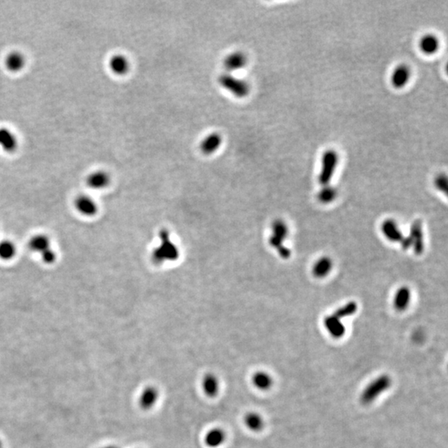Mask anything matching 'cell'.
I'll use <instances>...</instances> for the list:
<instances>
[{"mask_svg": "<svg viewBox=\"0 0 448 448\" xmlns=\"http://www.w3.org/2000/svg\"><path fill=\"white\" fill-rule=\"evenodd\" d=\"M247 63V55L241 51H234L226 56L223 67H225L226 72L233 73L244 68Z\"/></svg>", "mask_w": 448, "mask_h": 448, "instance_id": "obj_5", "label": "cell"}, {"mask_svg": "<svg viewBox=\"0 0 448 448\" xmlns=\"http://www.w3.org/2000/svg\"><path fill=\"white\" fill-rule=\"evenodd\" d=\"M160 398V393L156 387L148 386L142 390L139 397V405L142 409L148 411L156 405Z\"/></svg>", "mask_w": 448, "mask_h": 448, "instance_id": "obj_8", "label": "cell"}, {"mask_svg": "<svg viewBox=\"0 0 448 448\" xmlns=\"http://www.w3.org/2000/svg\"><path fill=\"white\" fill-rule=\"evenodd\" d=\"M440 42L437 37L427 34L422 37L419 42L420 50L426 55H432L438 51Z\"/></svg>", "mask_w": 448, "mask_h": 448, "instance_id": "obj_18", "label": "cell"}, {"mask_svg": "<svg viewBox=\"0 0 448 448\" xmlns=\"http://www.w3.org/2000/svg\"><path fill=\"white\" fill-rule=\"evenodd\" d=\"M109 67L114 74L124 76L129 70V62L128 58L122 54H115L109 61Z\"/></svg>", "mask_w": 448, "mask_h": 448, "instance_id": "obj_14", "label": "cell"}, {"mask_svg": "<svg viewBox=\"0 0 448 448\" xmlns=\"http://www.w3.org/2000/svg\"><path fill=\"white\" fill-rule=\"evenodd\" d=\"M101 448H119L116 446H113V445H109V446H104V447Z\"/></svg>", "mask_w": 448, "mask_h": 448, "instance_id": "obj_31", "label": "cell"}, {"mask_svg": "<svg viewBox=\"0 0 448 448\" xmlns=\"http://www.w3.org/2000/svg\"><path fill=\"white\" fill-rule=\"evenodd\" d=\"M17 254V247L15 242L10 239L2 240L0 242V258L5 261L12 260Z\"/></svg>", "mask_w": 448, "mask_h": 448, "instance_id": "obj_24", "label": "cell"}, {"mask_svg": "<svg viewBox=\"0 0 448 448\" xmlns=\"http://www.w3.org/2000/svg\"><path fill=\"white\" fill-rule=\"evenodd\" d=\"M435 184H436V187L440 191L445 193V194L447 192L448 180L446 175H439L438 177L436 179Z\"/></svg>", "mask_w": 448, "mask_h": 448, "instance_id": "obj_29", "label": "cell"}, {"mask_svg": "<svg viewBox=\"0 0 448 448\" xmlns=\"http://www.w3.org/2000/svg\"><path fill=\"white\" fill-rule=\"evenodd\" d=\"M332 268V262L330 258L323 257L320 259L313 267V273L317 277H324L328 275Z\"/></svg>", "mask_w": 448, "mask_h": 448, "instance_id": "obj_26", "label": "cell"}, {"mask_svg": "<svg viewBox=\"0 0 448 448\" xmlns=\"http://www.w3.org/2000/svg\"><path fill=\"white\" fill-rule=\"evenodd\" d=\"M336 196V191L335 189L331 186H328V185L325 186L319 194L320 200L323 203H330V202L333 201Z\"/></svg>", "mask_w": 448, "mask_h": 448, "instance_id": "obj_28", "label": "cell"}, {"mask_svg": "<svg viewBox=\"0 0 448 448\" xmlns=\"http://www.w3.org/2000/svg\"><path fill=\"white\" fill-rule=\"evenodd\" d=\"M0 448H3V442L1 441V439H0Z\"/></svg>", "mask_w": 448, "mask_h": 448, "instance_id": "obj_32", "label": "cell"}, {"mask_svg": "<svg viewBox=\"0 0 448 448\" xmlns=\"http://www.w3.org/2000/svg\"><path fill=\"white\" fill-rule=\"evenodd\" d=\"M218 83L237 98H244L249 95L251 91V86L246 80L229 72L221 74L218 77Z\"/></svg>", "mask_w": 448, "mask_h": 448, "instance_id": "obj_2", "label": "cell"}, {"mask_svg": "<svg viewBox=\"0 0 448 448\" xmlns=\"http://www.w3.org/2000/svg\"><path fill=\"white\" fill-rule=\"evenodd\" d=\"M225 431L219 427H214L208 431L204 436V443L209 448H218L225 442Z\"/></svg>", "mask_w": 448, "mask_h": 448, "instance_id": "obj_15", "label": "cell"}, {"mask_svg": "<svg viewBox=\"0 0 448 448\" xmlns=\"http://www.w3.org/2000/svg\"><path fill=\"white\" fill-rule=\"evenodd\" d=\"M161 242L153 252L154 261L161 263L166 261H174L179 256V251L176 246L171 242L169 233L162 231L161 233Z\"/></svg>", "mask_w": 448, "mask_h": 448, "instance_id": "obj_3", "label": "cell"}, {"mask_svg": "<svg viewBox=\"0 0 448 448\" xmlns=\"http://www.w3.org/2000/svg\"><path fill=\"white\" fill-rule=\"evenodd\" d=\"M324 323L326 330L334 338L340 339L345 336V326L343 325L341 320L336 318L333 315L326 317Z\"/></svg>", "mask_w": 448, "mask_h": 448, "instance_id": "obj_17", "label": "cell"}, {"mask_svg": "<svg viewBox=\"0 0 448 448\" xmlns=\"http://www.w3.org/2000/svg\"><path fill=\"white\" fill-rule=\"evenodd\" d=\"M223 143V139L218 132H213L209 134L202 139L199 144V149L202 153L207 156H210L219 150Z\"/></svg>", "mask_w": 448, "mask_h": 448, "instance_id": "obj_9", "label": "cell"}, {"mask_svg": "<svg viewBox=\"0 0 448 448\" xmlns=\"http://www.w3.org/2000/svg\"><path fill=\"white\" fill-rule=\"evenodd\" d=\"M392 386V379L388 374H381L372 380L364 388L360 394V401L363 404L368 405L374 403L379 396L385 393Z\"/></svg>", "mask_w": 448, "mask_h": 448, "instance_id": "obj_1", "label": "cell"}, {"mask_svg": "<svg viewBox=\"0 0 448 448\" xmlns=\"http://www.w3.org/2000/svg\"><path fill=\"white\" fill-rule=\"evenodd\" d=\"M202 388L204 394L209 398L216 397L220 390V383L218 377L214 374H206L202 381Z\"/></svg>", "mask_w": 448, "mask_h": 448, "instance_id": "obj_16", "label": "cell"}, {"mask_svg": "<svg viewBox=\"0 0 448 448\" xmlns=\"http://www.w3.org/2000/svg\"><path fill=\"white\" fill-rule=\"evenodd\" d=\"M0 146L8 152L15 151L18 146L17 138L8 129H0Z\"/></svg>", "mask_w": 448, "mask_h": 448, "instance_id": "obj_22", "label": "cell"}, {"mask_svg": "<svg viewBox=\"0 0 448 448\" xmlns=\"http://www.w3.org/2000/svg\"><path fill=\"white\" fill-rule=\"evenodd\" d=\"M410 241L412 243L415 253L417 255L422 254L424 250V242H423V233H422V222L416 220L412 223L410 229Z\"/></svg>", "mask_w": 448, "mask_h": 448, "instance_id": "obj_7", "label": "cell"}, {"mask_svg": "<svg viewBox=\"0 0 448 448\" xmlns=\"http://www.w3.org/2000/svg\"><path fill=\"white\" fill-rule=\"evenodd\" d=\"M110 175L105 171H94L86 178V184L92 190H102L110 184Z\"/></svg>", "mask_w": 448, "mask_h": 448, "instance_id": "obj_13", "label": "cell"}, {"mask_svg": "<svg viewBox=\"0 0 448 448\" xmlns=\"http://www.w3.org/2000/svg\"><path fill=\"white\" fill-rule=\"evenodd\" d=\"M26 59L21 53L12 52L5 58V66L9 71L18 72L21 71L25 66Z\"/></svg>", "mask_w": 448, "mask_h": 448, "instance_id": "obj_19", "label": "cell"}, {"mask_svg": "<svg viewBox=\"0 0 448 448\" xmlns=\"http://www.w3.org/2000/svg\"><path fill=\"white\" fill-rule=\"evenodd\" d=\"M411 293L408 288L402 287L398 290L394 297V307L398 311H404L409 305Z\"/></svg>", "mask_w": 448, "mask_h": 448, "instance_id": "obj_25", "label": "cell"}, {"mask_svg": "<svg viewBox=\"0 0 448 448\" xmlns=\"http://www.w3.org/2000/svg\"><path fill=\"white\" fill-rule=\"evenodd\" d=\"M74 206L80 214L86 217L96 215L98 211L96 202L91 197L86 194H81L75 199Z\"/></svg>", "mask_w": 448, "mask_h": 448, "instance_id": "obj_6", "label": "cell"}, {"mask_svg": "<svg viewBox=\"0 0 448 448\" xmlns=\"http://www.w3.org/2000/svg\"><path fill=\"white\" fill-rule=\"evenodd\" d=\"M382 229H383V233L385 235V237L391 242L402 243L403 240L405 239V237H403V235L401 233L398 226L393 221H385L382 226Z\"/></svg>", "mask_w": 448, "mask_h": 448, "instance_id": "obj_20", "label": "cell"}, {"mask_svg": "<svg viewBox=\"0 0 448 448\" xmlns=\"http://www.w3.org/2000/svg\"><path fill=\"white\" fill-rule=\"evenodd\" d=\"M244 423L246 425V427L249 429L250 431H253V432H258V431H261L262 428H263V417H261L258 412H248L245 416Z\"/></svg>", "mask_w": 448, "mask_h": 448, "instance_id": "obj_23", "label": "cell"}, {"mask_svg": "<svg viewBox=\"0 0 448 448\" xmlns=\"http://www.w3.org/2000/svg\"><path fill=\"white\" fill-rule=\"evenodd\" d=\"M411 70L407 65L401 64L393 70L391 76V83L394 88H403L409 82Z\"/></svg>", "mask_w": 448, "mask_h": 448, "instance_id": "obj_11", "label": "cell"}, {"mask_svg": "<svg viewBox=\"0 0 448 448\" xmlns=\"http://www.w3.org/2000/svg\"><path fill=\"white\" fill-rule=\"evenodd\" d=\"M288 234V228L282 221H276L272 225V236L270 238V244L276 249H280L283 246V242Z\"/></svg>", "mask_w": 448, "mask_h": 448, "instance_id": "obj_12", "label": "cell"}, {"mask_svg": "<svg viewBox=\"0 0 448 448\" xmlns=\"http://www.w3.org/2000/svg\"><path fill=\"white\" fill-rule=\"evenodd\" d=\"M252 384L258 390L267 391L273 385L272 377L265 371H257L252 377Z\"/></svg>", "mask_w": 448, "mask_h": 448, "instance_id": "obj_21", "label": "cell"}, {"mask_svg": "<svg viewBox=\"0 0 448 448\" xmlns=\"http://www.w3.org/2000/svg\"><path fill=\"white\" fill-rule=\"evenodd\" d=\"M356 311H357V304H356L355 302H349V303H347V304L345 305L344 307L339 308V309L334 313L333 316H335L336 318L341 320L342 318H345V317L352 316V315L355 314Z\"/></svg>", "mask_w": 448, "mask_h": 448, "instance_id": "obj_27", "label": "cell"}, {"mask_svg": "<svg viewBox=\"0 0 448 448\" xmlns=\"http://www.w3.org/2000/svg\"><path fill=\"white\" fill-rule=\"evenodd\" d=\"M338 162L339 156L336 151L328 150L324 153L321 161V171L319 175V181L321 185L326 186L331 182Z\"/></svg>", "mask_w": 448, "mask_h": 448, "instance_id": "obj_4", "label": "cell"}, {"mask_svg": "<svg viewBox=\"0 0 448 448\" xmlns=\"http://www.w3.org/2000/svg\"><path fill=\"white\" fill-rule=\"evenodd\" d=\"M29 247L32 252L39 253L40 256L49 250L53 249L50 238L48 235L43 233L33 236L29 239Z\"/></svg>", "mask_w": 448, "mask_h": 448, "instance_id": "obj_10", "label": "cell"}, {"mask_svg": "<svg viewBox=\"0 0 448 448\" xmlns=\"http://www.w3.org/2000/svg\"><path fill=\"white\" fill-rule=\"evenodd\" d=\"M41 259L42 261L44 262L45 264H51L54 263L55 262L56 260H57V252H55V250L51 249L48 252H46L45 253H43V255H41Z\"/></svg>", "mask_w": 448, "mask_h": 448, "instance_id": "obj_30", "label": "cell"}]
</instances>
